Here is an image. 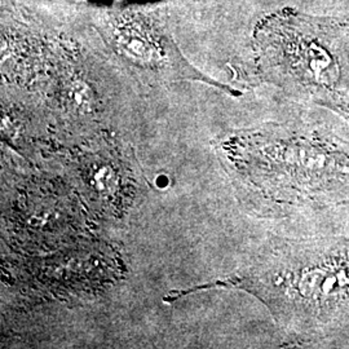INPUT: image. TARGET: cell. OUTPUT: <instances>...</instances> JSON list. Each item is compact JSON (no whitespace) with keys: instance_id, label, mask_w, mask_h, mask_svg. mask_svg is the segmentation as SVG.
I'll list each match as a JSON object with an SVG mask.
<instances>
[{"instance_id":"6da1fadb","label":"cell","mask_w":349,"mask_h":349,"mask_svg":"<svg viewBox=\"0 0 349 349\" xmlns=\"http://www.w3.org/2000/svg\"><path fill=\"white\" fill-rule=\"evenodd\" d=\"M84 185L89 189L96 198L109 201L116 195L118 190L123 186L122 164L119 159L109 158L107 155H97L88 158L83 164Z\"/></svg>"}]
</instances>
